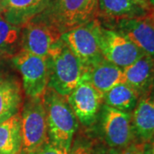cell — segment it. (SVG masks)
<instances>
[{"label": "cell", "mask_w": 154, "mask_h": 154, "mask_svg": "<svg viewBox=\"0 0 154 154\" xmlns=\"http://www.w3.org/2000/svg\"><path fill=\"white\" fill-rule=\"evenodd\" d=\"M43 101L49 140L70 151L78 122L66 97L48 87L43 94Z\"/></svg>", "instance_id": "6da1fadb"}, {"label": "cell", "mask_w": 154, "mask_h": 154, "mask_svg": "<svg viewBox=\"0 0 154 154\" xmlns=\"http://www.w3.org/2000/svg\"><path fill=\"white\" fill-rule=\"evenodd\" d=\"M46 60L49 69L48 87L66 97L82 80L85 69L82 63L61 38L52 45Z\"/></svg>", "instance_id": "7a4b0ae2"}, {"label": "cell", "mask_w": 154, "mask_h": 154, "mask_svg": "<svg viewBox=\"0 0 154 154\" xmlns=\"http://www.w3.org/2000/svg\"><path fill=\"white\" fill-rule=\"evenodd\" d=\"M99 0H50L47 8L35 17L61 34L96 18Z\"/></svg>", "instance_id": "3957f363"}, {"label": "cell", "mask_w": 154, "mask_h": 154, "mask_svg": "<svg viewBox=\"0 0 154 154\" xmlns=\"http://www.w3.org/2000/svg\"><path fill=\"white\" fill-rule=\"evenodd\" d=\"M101 28V22L94 18L61 35L60 38L76 56L85 71L104 59L99 45Z\"/></svg>", "instance_id": "277c9868"}, {"label": "cell", "mask_w": 154, "mask_h": 154, "mask_svg": "<svg viewBox=\"0 0 154 154\" xmlns=\"http://www.w3.org/2000/svg\"><path fill=\"white\" fill-rule=\"evenodd\" d=\"M20 116L22 153L29 154L50 141L43 96L27 98Z\"/></svg>", "instance_id": "5b68a950"}, {"label": "cell", "mask_w": 154, "mask_h": 154, "mask_svg": "<svg viewBox=\"0 0 154 154\" xmlns=\"http://www.w3.org/2000/svg\"><path fill=\"white\" fill-rule=\"evenodd\" d=\"M12 62L22 75V88L27 98L43 96L49 83L46 57L21 50L12 57Z\"/></svg>", "instance_id": "8992f818"}, {"label": "cell", "mask_w": 154, "mask_h": 154, "mask_svg": "<svg viewBox=\"0 0 154 154\" xmlns=\"http://www.w3.org/2000/svg\"><path fill=\"white\" fill-rule=\"evenodd\" d=\"M99 115L101 132L106 145L117 150L128 147L134 137L131 113L103 105Z\"/></svg>", "instance_id": "52a82bcc"}, {"label": "cell", "mask_w": 154, "mask_h": 154, "mask_svg": "<svg viewBox=\"0 0 154 154\" xmlns=\"http://www.w3.org/2000/svg\"><path fill=\"white\" fill-rule=\"evenodd\" d=\"M102 55L105 60L125 69L144 56L143 52L124 34L102 25L99 37Z\"/></svg>", "instance_id": "ba28073f"}, {"label": "cell", "mask_w": 154, "mask_h": 154, "mask_svg": "<svg viewBox=\"0 0 154 154\" xmlns=\"http://www.w3.org/2000/svg\"><path fill=\"white\" fill-rule=\"evenodd\" d=\"M66 99L77 120L87 127L95 123L104 105V94L83 79Z\"/></svg>", "instance_id": "9c48e42d"}, {"label": "cell", "mask_w": 154, "mask_h": 154, "mask_svg": "<svg viewBox=\"0 0 154 154\" xmlns=\"http://www.w3.org/2000/svg\"><path fill=\"white\" fill-rule=\"evenodd\" d=\"M61 34L56 28L33 18L22 27V50L33 55L46 57Z\"/></svg>", "instance_id": "30bf717a"}, {"label": "cell", "mask_w": 154, "mask_h": 154, "mask_svg": "<svg viewBox=\"0 0 154 154\" xmlns=\"http://www.w3.org/2000/svg\"><path fill=\"white\" fill-rule=\"evenodd\" d=\"M116 31L129 38L145 55L154 59V22L147 17L122 20L115 23Z\"/></svg>", "instance_id": "8fae6325"}, {"label": "cell", "mask_w": 154, "mask_h": 154, "mask_svg": "<svg viewBox=\"0 0 154 154\" xmlns=\"http://www.w3.org/2000/svg\"><path fill=\"white\" fill-rule=\"evenodd\" d=\"M50 0H2L1 17L14 26L22 28L41 14Z\"/></svg>", "instance_id": "7c38bea8"}, {"label": "cell", "mask_w": 154, "mask_h": 154, "mask_svg": "<svg viewBox=\"0 0 154 154\" xmlns=\"http://www.w3.org/2000/svg\"><path fill=\"white\" fill-rule=\"evenodd\" d=\"M123 82L141 97L150 93L154 83V59L142 56L131 65L123 69Z\"/></svg>", "instance_id": "4fadbf2b"}, {"label": "cell", "mask_w": 154, "mask_h": 154, "mask_svg": "<svg viewBox=\"0 0 154 154\" xmlns=\"http://www.w3.org/2000/svg\"><path fill=\"white\" fill-rule=\"evenodd\" d=\"M147 11L133 0H99L96 18L108 23L145 17Z\"/></svg>", "instance_id": "5bb4252c"}, {"label": "cell", "mask_w": 154, "mask_h": 154, "mask_svg": "<svg viewBox=\"0 0 154 154\" xmlns=\"http://www.w3.org/2000/svg\"><path fill=\"white\" fill-rule=\"evenodd\" d=\"M82 79L103 94L116 85L124 83L123 69L105 58L87 69Z\"/></svg>", "instance_id": "9a60e30c"}, {"label": "cell", "mask_w": 154, "mask_h": 154, "mask_svg": "<svg viewBox=\"0 0 154 154\" xmlns=\"http://www.w3.org/2000/svg\"><path fill=\"white\" fill-rule=\"evenodd\" d=\"M132 123L134 135L143 142L154 138V94L141 96L133 110Z\"/></svg>", "instance_id": "2e32d148"}, {"label": "cell", "mask_w": 154, "mask_h": 154, "mask_svg": "<svg viewBox=\"0 0 154 154\" xmlns=\"http://www.w3.org/2000/svg\"><path fill=\"white\" fill-rule=\"evenodd\" d=\"M23 105V88L14 78L0 80V123L18 114Z\"/></svg>", "instance_id": "e0dca14e"}, {"label": "cell", "mask_w": 154, "mask_h": 154, "mask_svg": "<svg viewBox=\"0 0 154 154\" xmlns=\"http://www.w3.org/2000/svg\"><path fill=\"white\" fill-rule=\"evenodd\" d=\"M0 154H22L20 112L0 123Z\"/></svg>", "instance_id": "ac0fdd59"}, {"label": "cell", "mask_w": 154, "mask_h": 154, "mask_svg": "<svg viewBox=\"0 0 154 154\" xmlns=\"http://www.w3.org/2000/svg\"><path fill=\"white\" fill-rule=\"evenodd\" d=\"M140 96L126 83H120L104 94V105L116 110L131 113Z\"/></svg>", "instance_id": "d6986e66"}, {"label": "cell", "mask_w": 154, "mask_h": 154, "mask_svg": "<svg viewBox=\"0 0 154 154\" xmlns=\"http://www.w3.org/2000/svg\"><path fill=\"white\" fill-rule=\"evenodd\" d=\"M22 50V28L7 22L0 16V57H14Z\"/></svg>", "instance_id": "ffe728a7"}, {"label": "cell", "mask_w": 154, "mask_h": 154, "mask_svg": "<svg viewBox=\"0 0 154 154\" xmlns=\"http://www.w3.org/2000/svg\"><path fill=\"white\" fill-rule=\"evenodd\" d=\"M69 151L66 149L60 147L55 144L51 143V141L45 144L41 147L37 149L33 152L29 154H69Z\"/></svg>", "instance_id": "44dd1931"}, {"label": "cell", "mask_w": 154, "mask_h": 154, "mask_svg": "<svg viewBox=\"0 0 154 154\" xmlns=\"http://www.w3.org/2000/svg\"><path fill=\"white\" fill-rule=\"evenodd\" d=\"M92 154H123V152L117 149L111 148L107 146H99L96 148V150H94Z\"/></svg>", "instance_id": "7402d4cb"}, {"label": "cell", "mask_w": 154, "mask_h": 154, "mask_svg": "<svg viewBox=\"0 0 154 154\" xmlns=\"http://www.w3.org/2000/svg\"><path fill=\"white\" fill-rule=\"evenodd\" d=\"M69 154H92V152L85 146H75Z\"/></svg>", "instance_id": "603a6c76"}, {"label": "cell", "mask_w": 154, "mask_h": 154, "mask_svg": "<svg viewBox=\"0 0 154 154\" xmlns=\"http://www.w3.org/2000/svg\"><path fill=\"white\" fill-rule=\"evenodd\" d=\"M143 154H154V140H151L142 146Z\"/></svg>", "instance_id": "cb8c5ba5"}, {"label": "cell", "mask_w": 154, "mask_h": 154, "mask_svg": "<svg viewBox=\"0 0 154 154\" xmlns=\"http://www.w3.org/2000/svg\"><path fill=\"white\" fill-rule=\"evenodd\" d=\"M134 2H135L139 5H140L144 10L147 11V13L151 11L152 10V5L150 0H133Z\"/></svg>", "instance_id": "d4e9b609"}, {"label": "cell", "mask_w": 154, "mask_h": 154, "mask_svg": "<svg viewBox=\"0 0 154 154\" xmlns=\"http://www.w3.org/2000/svg\"><path fill=\"white\" fill-rule=\"evenodd\" d=\"M123 154H143L142 146H130L126 152H123Z\"/></svg>", "instance_id": "484cf974"}, {"label": "cell", "mask_w": 154, "mask_h": 154, "mask_svg": "<svg viewBox=\"0 0 154 154\" xmlns=\"http://www.w3.org/2000/svg\"><path fill=\"white\" fill-rule=\"evenodd\" d=\"M151 5H152V10L150 12L147 13V17L154 22V0H150Z\"/></svg>", "instance_id": "4316f807"}, {"label": "cell", "mask_w": 154, "mask_h": 154, "mask_svg": "<svg viewBox=\"0 0 154 154\" xmlns=\"http://www.w3.org/2000/svg\"><path fill=\"white\" fill-rule=\"evenodd\" d=\"M1 11H2V0H0V16H1Z\"/></svg>", "instance_id": "83f0119b"}, {"label": "cell", "mask_w": 154, "mask_h": 154, "mask_svg": "<svg viewBox=\"0 0 154 154\" xmlns=\"http://www.w3.org/2000/svg\"><path fill=\"white\" fill-rule=\"evenodd\" d=\"M3 78H4V77H3V75H1V73H0V80H2Z\"/></svg>", "instance_id": "f1b7e54d"}, {"label": "cell", "mask_w": 154, "mask_h": 154, "mask_svg": "<svg viewBox=\"0 0 154 154\" xmlns=\"http://www.w3.org/2000/svg\"><path fill=\"white\" fill-rule=\"evenodd\" d=\"M152 88H153V94H154V83H153V87H152Z\"/></svg>", "instance_id": "f546056e"}]
</instances>
